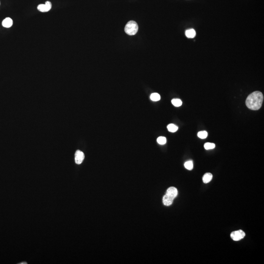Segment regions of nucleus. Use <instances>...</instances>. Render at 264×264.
<instances>
[{
    "label": "nucleus",
    "mask_w": 264,
    "mask_h": 264,
    "mask_svg": "<svg viewBox=\"0 0 264 264\" xmlns=\"http://www.w3.org/2000/svg\"><path fill=\"white\" fill-rule=\"evenodd\" d=\"M13 25V21L10 18H6L2 22V25L4 28H10Z\"/></svg>",
    "instance_id": "8"
},
{
    "label": "nucleus",
    "mask_w": 264,
    "mask_h": 264,
    "mask_svg": "<svg viewBox=\"0 0 264 264\" xmlns=\"http://www.w3.org/2000/svg\"><path fill=\"white\" fill-rule=\"evenodd\" d=\"M150 99L153 101H158L161 99V96L158 93H153L150 96Z\"/></svg>",
    "instance_id": "12"
},
{
    "label": "nucleus",
    "mask_w": 264,
    "mask_h": 264,
    "mask_svg": "<svg viewBox=\"0 0 264 264\" xmlns=\"http://www.w3.org/2000/svg\"><path fill=\"white\" fill-rule=\"evenodd\" d=\"M196 31L194 29H188L186 31V35L188 38H194L196 36Z\"/></svg>",
    "instance_id": "10"
},
{
    "label": "nucleus",
    "mask_w": 264,
    "mask_h": 264,
    "mask_svg": "<svg viewBox=\"0 0 264 264\" xmlns=\"http://www.w3.org/2000/svg\"><path fill=\"white\" fill-rule=\"evenodd\" d=\"M167 129L169 132L174 133L178 130V127L174 124H170L167 126Z\"/></svg>",
    "instance_id": "11"
},
{
    "label": "nucleus",
    "mask_w": 264,
    "mask_h": 264,
    "mask_svg": "<svg viewBox=\"0 0 264 264\" xmlns=\"http://www.w3.org/2000/svg\"><path fill=\"white\" fill-rule=\"evenodd\" d=\"M184 167H186V168L188 170H192L193 168V161H186L184 163Z\"/></svg>",
    "instance_id": "14"
},
{
    "label": "nucleus",
    "mask_w": 264,
    "mask_h": 264,
    "mask_svg": "<svg viewBox=\"0 0 264 264\" xmlns=\"http://www.w3.org/2000/svg\"><path fill=\"white\" fill-rule=\"evenodd\" d=\"M208 136V132L206 131H200L198 133V136L201 139H205Z\"/></svg>",
    "instance_id": "15"
},
{
    "label": "nucleus",
    "mask_w": 264,
    "mask_h": 264,
    "mask_svg": "<svg viewBox=\"0 0 264 264\" xmlns=\"http://www.w3.org/2000/svg\"><path fill=\"white\" fill-rule=\"evenodd\" d=\"M212 174L210 173H207L205 174L203 177V181L205 183H209L212 179Z\"/></svg>",
    "instance_id": "9"
},
{
    "label": "nucleus",
    "mask_w": 264,
    "mask_h": 264,
    "mask_svg": "<svg viewBox=\"0 0 264 264\" xmlns=\"http://www.w3.org/2000/svg\"><path fill=\"white\" fill-rule=\"evenodd\" d=\"M85 158L84 154L80 150L76 151L75 154V161L77 164H80L83 162Z\"/></svg>",
    "instance_id": "5"
},
{
    "label": "nucleus",
    "mask_w": 264,
    "mask_h": 264,
    "mask_svg": "<svg viewBox=\"0 0 264 264\" xmlns=\"http://www.w3.org/2000/svg\"><path fill=\"white\" fill-rule=\"evenodd\" d=\"M138 26L136 22L130 21L127 24L125 28V31L129 35H134L137 33Z\"/></svg>",
    "instance_id": "2"
},
{
    "label": "nucleus",
    "mask_w": 264,
    "mask_h": 264,
    "mask_svg": "<svg viewBox=\"0 0 264 264\" xmlns=\"http://www.w3.org/2000/svg\"><path fill=\"white\" fill-rule=\"evenodd\" d=\"M174 199L170 196L166 194L163 196V203L166 206H169L173 203Z\"/></svg>",
    "instance_id": "7"
},
{
    "label": "nucleus",
    "mask_w": 264,
    "mask_h": 264,
    "mask_svg": "<svg viewBox=\"0 0 264 264\" xmlns=\"http://www.w3.org/2000/svg\"><path fill=\"white\" fill-rule=\"evenodd\" d=\"M263 100L264 96L261 91H254L247 97L245 104L250 110H258L261 107Z\"/></svg>",
    "instance_id": "1"
},
{
    "label": "nucleus",
    "mask_w": 264,
    "mask_h": 264,
    "mask_svg": "<svg viewBox=\"0 0 264 264\" xmlns=\"http://www.w3.org/2000/svg\"><path fill=\"white\" fill-rule=\"evenodd\" d=\"M27 264V263H26V262H25V263H20V264Z\"/></svg>",
    "instance_id": "18"
},
{
    "label": "nucleus",
    "mask_w": 264,
    "mask_h": 264,
    "mask_svg": "<svg viewBox=\"0 0 264 264\" xmlns=\"http://www.w3.org/2000/svg\"><path fill=\"white\" fill-rule=\"evenodd\" d=\"M178 190L174 187H170L166 191V194L174 199L178 195Z\"/></svg>",
    "instance_id": "6"
},
{
    "label": "nucleus",
    "mask_w": 264,
    "mask_h": 264,
    "mask_svg": "<svg viewBox=\"0 0 264 264\" xmlns=\"http://www.w3.org/2000/svg\"><path fill=\"white\" fill-rule=\"evenodd\" d=\"M245 234L242 230L235 231L230 234L231 238L235 241H238L242 239L245 236Z\"/></svg>",
    "instance_id": "3"
},
{
    "label": "nucleus",
    "mask_w": 264,
    "mask_h": 264,
    "mask_svg": "<svg viewBox=\"0 0 264 264\" xmlns=\"http://www.w3.org/2000/svg\"><path fill=\"white\" fill-rule=\"evenodd\" d=\"M51 6H52L51 3L50 1H47L46 2L45 4H39L38 6L37 9L40 11L45 12H48L50 10V9H51Z\"/></svg>",
    "instance_id": "4"
},
{
    "label": "nucleus",
    "mask_w": 264,
    "mask_h": 264,
    "mask_svg": "<svg viewBox=\"0 0 264 264\" xmlns=\"http://www.w3.org/2000/svg\"><path fill=\"white\" fill-rule=\"evenodd\" d=\"M157 142L161 145H163L166 143V138L164 136H160L157 138Z\"/></svg>",
    "instance_id": "17"
},
{
    "label": "nucleus",
    "mask_w": 264,
    "mask_h": 264,
    "mask_svg": "<svg viewBox=\"0 0 264 264\" xmlns=\"http://www.w3.org/2000/svg\"><path fill=\"white\" fill-rule=\"evenodd\" d=\"M204 147H205V149L206 150L213 149L215 147V144L213 143L207 142L205 144Z\"/></svg>",
    "instance_id": "16"
},
{
    "label": "nucleus",
    "mask_w": 264,
    "mask_h": 264,
    "mask_svg": "<svg viewBox=\"0 0 264 264\" xmlns=\"http://www.w3.org/2000/svg\"><path fill=\"white\" fill-rule=\"evenodd\" d=\"M172 103L175 107H180L182 105V101L180 99H173L171 101Z\"/></svg>",
    "instance_id": "13"
}]
</instances>
